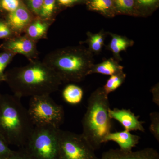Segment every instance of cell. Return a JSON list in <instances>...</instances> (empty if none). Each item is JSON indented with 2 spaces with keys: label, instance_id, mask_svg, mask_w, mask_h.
<instances>
[{
  "label": "cell",
  "instance_id": "cell-23",
  "mask_svg": "<svg viewBox=\"0 0 159 159\" xmlns=\"http://www.w3.org/2000/svg\"><path fill=\"white\" fill-rule=\"evenodd\" d=\"M116 6L119 11L128 12L132 10L134 0H114Z\"/></svg>",
  "mask_w": 159,
  "mask_h": 159
},
{
  "label": "cell",
  "instance_id": "cell-14",
  "mask_svg": "<svg viewBox=\"0 0 159 159\" xmlns=\"http://www.w3.org/2000/svg\"><path fill=\"white\" fill-rule=\"evenodd\" d=\"M62 97L66 102L72 105L79 104L84 97V91L81 88L75 84L67 86L62 92Z\"/></svg>",
  "mask_w": 159,
  "mask_h": 159
},
{
  "label": "cell",
  "instance_id": "cell-19",
  "mask_svg": "<svg viewBox=\"0 0 159 159\" xmlns=\"http://www.w3.org/2000/svg\"><path fill=\"white\" fill-rule=\"evenodd\" d=\"M112 5V0H91L90 7L95 11L105 12L111 9Z\"/></svg>",
  "mask_w": 159,
  "mask_h": 159
},
{
  "label": "cell",
  "instance_id": "cell-7",
  "mask_svg": "<svg viewBox=\"0 0 159 159\" xmlns=\"http://www.w3.org/2000/svg\"><path fill=\"white\" fill-rule=\"evenodd\" d=\"M82 134L60 129L59 159H99Z\"/></svg>",
  "mask_w": 159,
  "mask_h": 159
},
{
  "label": "cell",
  "instance_id": "cell-4",
  "mask_svg": "<svg viewBox=\"0 0 159 159\" xmlns=\"http://www.w3.org/2000/svg\"><path fill=\"white\" fill-rule=\"evenodd\" d=\"M110 108L108 95L102 87L91 93L82 120L81 134L95 150L100 148L105 137L111 132L112 119L109 115Z\"/></svg>",
  "mask_w": 159,
  "mask_h": 159
},
{
  "label": "cell",
  "instance_id": "cell-10",
  "mask_svg": "<svg viewBox=\"0 0 159 159\" xmlns=\"http://www.w3.org/2000/svg\"><path fill=\"white\" fill-rule=\"evenodd\" d=\"M140 139L139 136L133 134L130 132L124 129L121 131L111 132L104 139V143L112 141L119 145L120 150L130 152L139 144Z\"/></svg>",
  "mask_w": 159,
  "mask_h": 159
},
{
  "label": "cell",
  "instance_id": "cell-24",
  "mask_svg": "<svg viewBox=\"0 0 159 159\" xmlns=\"http://www.w3.org/2000/svg\"><path fill=\"white\" fill-rule=\"evenodd\" d=\"M11 56V54L8 53H5L0 55V81L5 80L4 72L9 63Z\"/></svg>",
  "mask_w": 159,
  "mask_h": 159
},
{
  "label": "cell",
  "instance_id": "cell-16",
  "mask_svg": "<svg viewBox=\"0 0 159 159\" xmlns=\"http://www.w3.org/2000/svg\"><path fill=\"white\" fill-rule=\"evenodd\" d=\"M126 78V74L123 73L111 76L105 85L102 87L106 93L109 95L116 91L122 85Z\"/></svg>",
  "mask_w": 159,
  "mask_h": 159
},
{
  "label": "cell",
  "instance_id": "cell-30",
  "mask_svg": "<svg viewBox=\"0 0 159 159\" xmlns=\"http://www.w3.org/2000/svg\"><path fill=\"white\" fill-rule=\"evenodd\" d=\"M157 1L158 0H137V2L139 5L145 7L153 6Z\"/></svg>",
  "mask_w": 159,
  "mask_h": 159
},
{
  "label": "cell",
  "instance_id": "cell-17",
  "mask_svg": "<svg viewBox=\"0 0 159 159\" xmlns=\"http://www.w3.org/2000/svg\"><path fill=\"white\" fill-rule=\"evenodd\" d=\"M47 29V25L46 24L37 21L29 26L27 31L30 37L37 39L43 36L45 33Z\"/></svg>",
  "mask_w": 159,
  "mask_h": 159
},
{
  "label": "cell",
  "instance_id": "cell-20",
  "mask_svg": "<svg viewBox=\"0 0 159 159\" xmlns=\"http://www.w3.org/2000/svg\"><path fill=\"white\" fill-rule=\"evenodd\" d=\"M149 117L151 123L149 130L154 138L159 142V113L154 111L150 113Z\"/></svg>",
  "mask_w": 159,
  "mask_h": 159
},
{
  "label": "cell",
  "instance_id": "cell-1",
  "mask_svg": "<svg viewBox=\"0 0 159 159\" xmlns=\"http://www.w3.org/2000/svg\"><path fill=\"white\" fill-rule=\"evenodd\" d=\"M13 95L20 98L51 95L62 83L57 74L43 62L33 61L5 74Z\"/></svg>",
  "mask_w": 159,
  "mask_h": 159
},
{
  "label": "cell",
  "instance_id": "cell-3",
  "mask_svg": "<svg viewBox=\"0 0 159 159\" xmlns=\"http://www.w3.org/2000/svg\"><path fill=\"white\" fill-rule=\"evenodd\" d=\"M62 82L82 81L94 65L92 51L84 47H67L51 52L43 61Z\"/></svg>",
  "mask_w": 159,
  "mask_h": 159
},
{
  "label": "cell",
  "instance_id": "cell-18",
  "mask_svg": "<svg viewBox=\"0 0 159 159\" xmlns=\"http://www.w3.org/2000/svg\"><path fill=\"white\" fill-rule=\"evenodd\" d=\"M104 35L102 33L90 34L89 37L90 50L97 53L100 52L104 43Z\"/></svg>",
  "mask_w": 159,
  "mask_h": 159
},
{
  "label": "cell",
  "instance_id": "cell-31",
  "mask_svg": "<svg viewBox=\"0 0 159 159\" xmlns=\"http://www.w3.org/2000/svg\"><path fill=\"white\" fill-rule=\"evenodd\" d=\"M60 3L63 5H67L73 2L72 0H58Z\"/></svg>",
  "mask_w": 159,
  "mask_h": 159
},
{
  "label": "cell",
  "instance_id": "cell-28",
  "mask_svg": "<svg viewBox=\"0 0 159 159\" xmlns=\"http://www.w3.org/2000/svg\"><path fill=\"white\" fill-rule=\"evenodd\" d=\"M159 84H156L151 89L152 95V101L155 104L159 106Z\"/></svg>",
  "mask_w": 159,
  "mask_h": 159
},
{
  "label": "cell",
  "instance_id": "cell-2",
  "mask_svg": "<svg viewBox=\"0 0 159 159\" xmlns=\"http://www.w3.org/2000/svg\"><path fill=\"white\" fill-rule=\"evenodd\" d=\"M20 98L0 95V133L9 145L21 148L34 130V125Z\"/></svg>",
  "mask_w": 159,
  "mask_h": 159
},
{
  "label": "cell",
  "instance_id": "cell-9",
  "mask_svg": "<svg viewBox=\"0 0 159 159\" xmlns=\"http://www.w3.org/2000/svg\"><path fill=\"white\" fill-rule=\"evenodd\" d=\"M99 159H159V154L152 148L130 152L123 151L119 148L111 149L103 152Z\"/></svg>",
  "mask_w": 159,
  "mask_h": 159
},
{
  "label": "cell",
  "instance_id": "cell-6",
  "mask_svg": "<svg viewBox=\"0 0 159 159\" xmlns=\"http://www.w3.org/2000/svg\"><path fill=\"white\" fill-rule=\"evenodd\" d=\"M28 113L34 126L51 125L60 128L64 120L62 106L48 96L30 97Z\"/></svg>",
  "mask_w": 159,
  "mask_h": 159
},
{
  "label": "cell",
  "instance_id": "cell-22",
  "mask_svg": "<svg viewBox=\"0 0 159 159\" xmlns=\"http://www.w3.org/2000/svg\"><path fill=\"white\" fill-rule=\"evenodd\" d=\"M9 144L0 133V159H6L11 155L12 151Z\"/></svg>",
  "mask_w": 159,
  "mask_h": 159
},
{
  "label": "cell",
  "instance_id": "cell-11",
  "mask_svg": "<svg viewBox=\"0 0 159 159\" xmlns=\"http://www.w3.org/2000/svg\"><path fill=\"white\" fill-rule=\"evenodd\" d=\"M7 48L12 53L31 56L35 51V45L31 40L27 38H21L8 43Z\"/></svg>",
  "mask_w": 159,
  "mask_h": 159
},
{
  "label": "cell",
  "instance_id": "cell-26",
  "mask_svg": "<svg viewBox=\"0 0 159 159\" xmlns=\"http://www.w3.org/2000/svg\"><path fill=\"white\" fill-rule=\"evenodd\" d=\"M6 159H30L22 149L12 151L11 155Z\"/></svg>",
  "mask_w": 159,
  "mask_h": 159
},
{
  "label": "cell",
  "instance_id": "cell-27",
  "mask_svg": "<svg viewBox=\"0 0 159 159\" xmlns=\"http://www.w3.org/2000/svg\"><path fill=\"white\" fill-rule=\"evenodd\" d=\"M31 9L35 12H40L44 0H29Z\"/></svg>",
  "mask_w": 159,
  "mask_h": 159
},
{
  "label": "cell",
  "instance_id": "cell-15",
  "mask_svg": "<svg viewBox=\"0 0 159 159\" xmlns=\"http://www.w3.org/2000/svg\"><path fill=\"white\" fill-rule=\"evenodd\" d=\"M132 44L133 42L126 38L113 34L109 47L115 55H118L121 51H125L129 47L132 45Z\"/></svg>",
  "mask_w": 159,
  "mask_h": 159
},
{
  "label": "cell",
  "instance_id": "cell-21",
  "mask_svg": "<svg viewBox=\"0 0 159 159\" xmlns=\"http://www.w3.org/2000/svg\"><path fill=\"white\" fill-rule=\"evenodd\" d=\"M55 0H44L40 12L43 17L51 16L55 6Z\"/></svg>",
  "mask_w": 159,
  "mask_h": 159
},
{
  "label": "cell",
  "instance_id": "cell-12",
  "mask_svg": "<svg viewBox=\"0 0 159 159\" xmlns=\"http://www.w3.org/2000/svg\"><path fill=\"white\" fill-rule=\"evenodd\" d=\"M123 67L112 59L107 60L98 64H94L89 72V74H99L112 75L123 73Z\"/></svg>",
  "mask_w": 159,
  "mask_h": 159
},
{
  "label": "cell",
  "instance_id": "cell-13",
  "mask_svg": "<svg viewBox=\"0 0 159 159\" xmlns=\"http://www.w3.org/2000/svg\"><path fill=\"white\" fill-rule=\"evenodd\" d=\"M29 12L22 7L10 13L9 16V23L11 27L16 30H20L28 25L30 20Z\"/></svg>",
  "mask_w": 159,
  "mask_h": 159
},
{
  "label": "cell",
  "instance_id": "cell-5",
  "mask_svg": "<svg viewBox=\"0 0 159 159\" xmlns=\"http://www.w3.org/2000/svg\"><path fill=\"white\" fill-rule=\"evenodd\" d=\"M60 128L51 125L34 126L23 147L30 159H59Z\"/></svg>",
  "mask_w": 159,
  "mask_h": 159
},
{
  "label": "cell",
  "instance_id": "cell-32",
  "mask_svg": "<svg viewBox=\"0 0 159 159\" xmlns=\"http://www.w3.org/2000/svg\"><path fill=\"white\" fill-rule=\"evenodd\" d=\"M78 1V0H72V2H75V1Z\"/></svg>",
  "mask_w": 159,
  "mask_h": 159
},
{
  "label": "cell",
  "instance_id": "cell-8",
  "mask_svg": "<svg viewBox=\"0 0 159 159\" xmlns=\"http://www.w3.org/2000/svg\"><path fill=\"white\" fill-rule=\"evenodd\" d=\"M109 115L111 119L119 122L124 127V129L128 131H139L144 132L145 129L143 126V121L139 120L130 109L115 108L109 109Z\"/></svg>",
  "mask_w": 159,
  "mask_h": 159
},
{
  "label": "cell",
  "instance_id": "cell-29",
  "mask_svg": "<svg viewBox=\"0 0 159 159\" xmlns=\"http://www.w3.org/2000/svg\"><path fill=\"white\" fill-rule=\"evenodd\" d=\"M10 33L9 28L4 23L0 22V38L8 36Z\"/></svg>",
  "mask_w": 159,
  "mask_h": 159
},
{
  "label": "cell",
  "instance_id": "cell-25",
  "mask_svg": "<svg viewBox=\"0 0 159 159\" xmlns=\"http://www.w3.org/2000/svg\"><path fill=\"white\" fill-rule=\"evenodd\" d=\"M19 0H2V6L3 9L10 12L14 11L19 6Z\"/></svg>",
  "mask_w": 159,
  "mask_h": 159
}]
</instances>
